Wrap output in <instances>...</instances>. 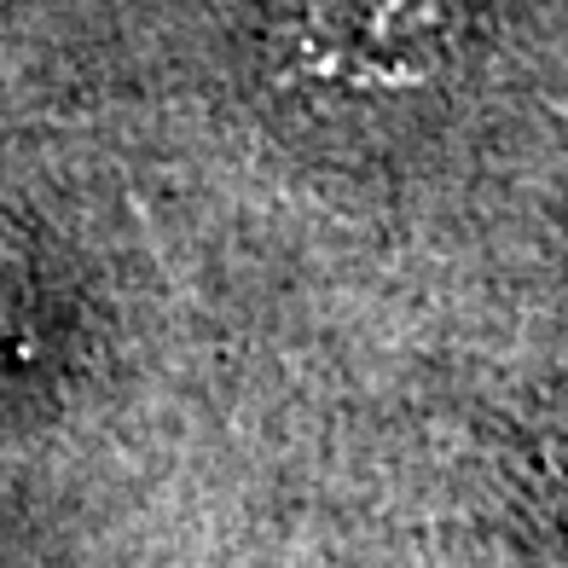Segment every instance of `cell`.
<instances>
[{"label":"cell","mask_w":568,"mask_h":568,"mask_svg":"<svg viewBox=\"0 0 568 568\" xmlns=\"http://www.w3.org/2000/svg\"><path fill=\"white\" fill-rule=\"evenodd\" d=\"M307 47L331 75L412 82L442 47V7L435 0H331L314 12Z\"/></svg>","instance_id":"1"}]
</instances>
